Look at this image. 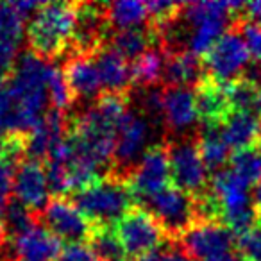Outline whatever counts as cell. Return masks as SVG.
Listing matches in <instances>:
<instances>
[{
    "instance_id": "obj_16",
    "label": "cell",
    "mask_w": 261,
    "mask_h": 261,
    "mask_svg": "<svg viewBox=\"0 0 261 261\" xmlns=\"http://www.w3.org/2000/svg\"><path fill=\"white\" fill-rule=\"evenodd\" d=\"M195 97L204 129H220L227 116L234 111L227 95V84L218 83L207 75L197 84Z\"/></svg>"
},
{
    "instance_id": "obj_3",
    "label": "cell",
    "mask_w": 261,
    "mask_h": 261,
    "mask_svg": "<svg viewBox=\"0 0 261 261\" xmlns=\"http://www.w3.org/2000/svg\"><path fill=\"white\" fill-rule=\"evenodd\" d=\"M133 192L120 175H106L81 192L73 193V202L95 225H115L130 210Z\"/></svg>"
},
{
    "instance_id": "obj_15",
    "label": "cell",
    "mask_w": 261,
    "mask_h": 261,
    "mask_svg": "<svg viewBox=\"0 0 261 261\" xmlns=\"http://www.w3.org/2000/svg\"><path fill=\"white\" fill-rule=\"evenodd\" d=\"M23 18L13 2H0V84L13 73L23 36Z\"/></svg>"
},
{
    "instance_id": "obj_29",
    "label": "cell",
    "mask_w": 261,
    "mask_h": 261,
    "mask_svg": "<svg viewBox=\"0 0 261 261\" xmlns=\"http://www.w3.org/2000/svg\"><path fill=\"white\" fill-rule=\"evenodd\" d=\"M38 213L31 211L29 207H25L18 200H13L8 204L4 211V227L8 231V236L16 238V236L23 234V232L31 231L33 227L38 225Z\"/></svg>"
},
{
    "instance_id": "obj_4",
    "label": "cell",
    "mask_w": 261,
    "mask_h": 261,
    "mask_svg": "<svg viewBox=\"0 0 261 261\" xmlns=\"http://www.w3.org/2000/svg\"><path fill=\"white\" fill-rule=\"evenodd\" d=\"M242 2H193L185 4L181 18L186 20V25L192 27L188 38V50L192 54L206 56L215 43L227 33V25L234 13L243 9Z\"/></svg>"
},
{
    "instance_id": "obj_10",
    "label": "cell",
    "mask_w": 261,
    "mask_h": 261,
    "mask_svg": "<svg viewBox=\"0 0 261 261\" xmlns=\"http://www.w3.org/2000/svg\"><path fill=\"white\" fill-rule=\"evenodd\" d=\"M152 135V123L143 113L127 111L118 129V138L115 145V165L120 170L130 172L140 163L147 152V143Z\"/></svg>"
},
{
    "instance_id": "obj_7",
    "label": "cell",
    "mask_w": 261,
    "mask_h": 261,
    "mask_svg": "<svg viewBox=\"0 0 261 261\" xmlns=\"http://www.w3.org/2000/svg\"><path fill=\"white\" fill-rule=\"evenodd\" d=\"M145 202L170 240L181 238L195 222H199L197 199L177 186H167Z\"/></svg>"
},
{
    "instance_id": "obj_22",
    "label": "cell",
    "mask_w": 261,
    "mask_h": 261,
    "mask_svg": "<svg viewBox=\"0 0 261 261\" xmlns=\"http://www.w3.org/2000/svg\"><path fill=\"white\" fill-rule=\"evenodd\" d=\"M220 133L231 149H245L259 140L261 120L254 111H232L222 123Z\"/></svg>"
},
{
    "instance_id": "obj_19",
    "label": "cell",
    "mask_w": 261,
    "mask_h": 261,
    "mask_svg": "<svg viewBox=\"0 0 261 261\" xmlns=\"http://www.w3.org/2000/svg\"><path fill=\"white\" fill-rule=\"evenodd\" d=\"M95 65H97L98 75H100L102 88H106V93H118L123 95V91L135 83L133 79V66H129L127 59H123L120 54H116L111 47L97 50L93 54Z\"/></svg>"
},
{
    "instance_id": "obj_21",
    "label": "cell",
    "mask_w": 261,
    "mask_h": 261,
    "mask_svg": "<svg viewBox=\"0 0 261 261\" xmlns=\"http://www.w3.org/2000/svg\"><path fill=\"white\" fill-rule=\"evenodd\" d=\"M167 63H165L163 79L168 88H188L192 84H199L204 79L202 65L199 58L190 50H165Z\"/></svg>"
},
{
    "instance_id": "obj_42",
    "label": "cell",
    "mask_w": 261,
    "mask_h": 261,
    "mask_svg": "<svg viewBox=\"0 0 261 261\" xmlns=\"http://www.w3.org/2000/svg\"><path fill=\"white\" fill-rule=\"evenodd\" d=\"M254 113H259V115H261V88L257 90V95H256V102H254Z\"/></svg>"
},
{
    "instance_id": "obj_31",
    "label": "cell",
    "mask_w": 261,
    "mask_h": 261,
    "mask_svg": "<svg viewBox=\"0 0 261 261\" xmlns=\"http://www.w3.org/2000/svg\"><path fill=\"white\" fill-rule=\"evenodd\" d=\"M22 156L16 150H6L4 156H0V213H4L8 204L11 202L13 186H15V174H16V160Z\"/></svg>"
},
{
    "instance_id": "obj_12",
    "label": "cell",
    "mask_w": 261,
    "mask_h": 261,
    "mask_svg": "<svg viewBox=\"0 0 261 261\" xmlns=\"http://www.w3.org/2000/svg\"><path fill=\"white\" fill-rule=\"evenodd\" d=\"M168 158H170V172L175 186L186 193L206 192L207 168L199 152V145L190 140H177L168 143Z\"/></svg>"
},
{
    "instance_id": "obj_26",
    "label": "cell",
    "mask_w": 261,
    "mask_h": 261,
    "mask_svg": "<svg viewBox=\"0 0 261 261\" xmlns=\"http://www.w3.org/2000/svg\"><path fill=\"white\" fill-rule=\"evenodd\" d=\"M167 52L161 48H150L142 58H138L133 65V79L143 88L156 86L165 73Z\"/></svg>"
},
{
    "instance_id": "obj_1",
    "label": "cell",
    "mask_w": 261,
    "mask_h": 261,
    "mask_svg": "<svg viewBox=\"0 0 261 261\" xmlns=\"http://www.w3.org/2000/svg\"><path fill=\"white\" fill-rule=\"evenodd\" d=\"M52 63L34 52L18 58L9 83L6 84L11 97L13 115L8 135H27L45 116L48 98V73Z\"/></svg>"
},
{
    "instance_id": "obj_30",
    "label": "cell",
    "mask_w": 261,
    "mask_h": 261,
    "mask_svg": "<svg viewBox=\"0 0 261 261\" xmlns=\"http://www.w3.org/2000/svg\"><path fill=\"white\" fill-rule=\"evenodd\" d=\"M48 98H50L52 108L61 113H65V109L70 108L73 98L72 90L66 83L65 72L56 65L50 66V73H48Z\"/></svg>"
},
{
    "instance_id": "obj_27",
    "label": "cell",
    "mask_w": 261,
    "mask_h": 261,
    "mask_svg": "<svg viewBox=\"0 0 261 261\" xmlns=\"http://www.w3.org/2000/svg\"><path fill=\"white\" fill-rule=\"evenodd\" d=\"M147 18H150L145 2H115L108 6V22L118 31L136 29Z\"/></svg>"
},
{
    "instance_id": "obj_14",
    "label": "cell",
    "mask_w": 261,
    "mask_h": 261,
    "mask_svg": "<svg viewBox=\"0 0 261 261\" xmlns=\"http://www.w3.org/2000/svg\"><path fill=\"white\" fill-rule=\"evenodd\" d=\"M66 120L65 113L52 109L45 113L43 118L38 122L36 127L23 136V154L27 160L41 161L50 156L52 149L58 145L61 140L66 138Z\"/></svg>"
},
{
    "instance_id": "obj_18",
    "label": "cell",
    "mask_w": 261,
    "mask_h": 261,
    "mask_svg": "<svg viewBox=\"0 0 261 261\" xmlns=\"http://www.w3.org/2000/svg\"><path fill=\"white\" fill-rule=\"evenodd\" d=\"M165 125L174 133H185L199 120L197 97L190 88H165Z\"/></svg>"
},
{
    "instance_id": "obj_2",
    "label": "cell",
    "mask_w": 261,
    "mask_h": 261,
    "mask_svg": "<svg viewBox=\"0 0 261 261\" xmlns=\"http://www.w3.org/2000/svg\"><path fill=\"white\" fill-rule=\"evenodd\" d=\"M77 25V4L48 2L41 4L27 27L31 52L43 59L59 58L73 43Z\"/></svg>"
},
{
    "instance_id": "obj_37",
    "label": "cell",
    "mask_w": 261,
    "mask_h": 261,
    "mask_svg": "<svg viewBox=\"0 0 261 261\" xmlns=\"http://www.w3.org/2000/svg\"><path fill=\"white\" fill-rule=\"evenodd\" d=\"M163 261H195V259L190 257L185 250L174 249V250H168V252L163 254Z\"/></svg>"
},
{
    "instance_id": "obj_17",
    "label": "cell",
    "mask_w": 261,
    "mask_h": 261,
    "mask_svg": "<svg viewBox=\"0 0 261 261\" xmlns=\"http://www.w3.org/2000/svg\"><path fill=\"white\" fill-rule=\"evenodd\" d=\"M63 243L48 229L40 225L13 238L11 261H56L61 257Z\"/></svg>"
},
{
    "instance_id": "obj_5",
    "label": "cell",
    "mask_w": 261,
    "mask_h": 261,
    "mask_svg": "<svg viewBox=\"0 0 261 261\" xmlns=\"http://www.w3.org/2000/svg\"><path fill=\"white\" fill-rule=\"evenodd\" d=\"M179 240L195 261H242L232 231L217 220L195 222Z\"/></svg>"
},
{
    "instance_id": "obj_13",
    "label": "cell",
    "mask_w": 261,
    "mask_h": 261,
    "mask_svg": "<svg viewBox=\"0 0 261 261\" xmlns=\"http://www.w3.org/2000/svg\"><path fill=\"white\" fill-rule=\"evenodd\" d=\"M48 192L50 185L47 167H43L41 161L23 160L22 163H18L13 186V193L18 202L34 213H41L48 204Z\"/></svg>"
},
{
    "instance_id": "obj_43",
    "label": "cell",
    "mask_w": 261,
    "mask_h": 261,
    "mask_svg": "<svg viewBox=\"0 0 261 261\" xmlns=\"http://www.w3.org/2000/svg\"><path fill=\"white\" fill-rule=\"evenodd\" d=\"M97 261H100V259H97Z\"/></svg>"
},
{
    "instance_id": "obj_39",
    "label": "cell",
    "mask_w": 261,
    "mask_h": 261,
    "mask_svg": "<svg viewBox=\"0 0 261 261\" xmlns=\"http://www.w3.org/2000/svg\"><path fill=\"white\" fill-rule=\"evenodd\" d=\"M254 206H256L257 215L261 217V182L256 186V190H254Z\"/></svg>"
},
{
    "instance_id": "obj_35",
    "label": "cell",
    "mask_w": 261,
    "mask_h": 261,
    "mask_svg": "<svg viewBox=\"0 0 261 261\" xmlns=\"http://www.w3.org/2000/svg\"><path fill=\"white\" fill-rule=\"evenodd\" d=\"M11 115H13V106H11V97L6 86L0 84V130H8L11 125Z\"/></svg>"
},
{
    "instance_id": "obj_6",
    "label": "cell",
    "mask_w": 261,
    "mask_h": 261,
    "mask_svg": "<svg viewBox=\"0 0 261 261\" xmlns=\"http://www.w3.org/2000/svg\"><path fill=\"white\" fill-rule=\"evenodd\" d=\"M113 227L118 234L123 252L135 259L143 254L160 250L161 243L168 238L158 218L140 206L130 207Z\"/></svg>"
},
{
    "instance_id": "obj_34",
    "label": "cell",
    "mask_w": 261,
    "mask_h": 261,
    "mask_svg": "<svg viewBox=\"0 0 261 261\" xmlns=\"http://www.w3.org/2000/svg\"><path fill=\"white\" fill-rule=\"evenodd\" d=\"M93 249L84 243H70L63 249L59 261H97Z\"/></svg>"
},
{
    "instance_id": "obj_11",
    "label": "cell",
    "mask_w": 261,
    "mask_h": 261,
    "mask_svg": "<svg viewBox=\"0 0 261 261\" xmlns=\"http://www.w3.org/2000/svg\"><path fill=\"white\" fill-rule=\"evenodd\" d=\"M41 220L47 229L59 240L70 243H79L81 240H90L97 225L77 207L73 200L56 197L48 200L45 210L41 211Z\"/></svg>"
},
{
    "instance_id": "obj_8",
    "label": "cell",
    "mask_w": 261,
    "mask_h": 261,
    "mask_svg": "<svg viewBox=\"0 0 261 261\" xmlns=\"http://www.w3.org/2000/svg\"><path fill=\"white\" fill-rule=\"evenodd\" d=\"M249 59L250 54L242 33L240 29H232L227 31L204 56V68L211 79L218 83H232L242 79Z\"/></svg>"
},
{
    "instance_id": "obj_9",
    "label": "cell",
    "mask_w": 261,
    "mask_h": 261,
    "mask_svg": "<svg viewBox=\"0 0 261 261\" xmlns=\"http://www.w3.org/2000/svg\"><path fill=\"white\" fill-rule=\"evenodd\" d=\"M170 175L168 145H152L129 174L127 185L135 199L147 200L167 188Z\"/></svg>"
},
{
    "instance_id": "obj_38",
    "label": "cell",
    "mask_w": 261,
    "mask_h": 261,
    "mask_svg": "<svg viewBox=\"0 0 261 261\" xmlns=\"http://www.w3.org/2000/svg\"><path fill=\"white\" fill-rule=\"evenodd\" d=\"M133 261H163V252L160 250H154V252H149V254H143V256L136 257Z\"/></svg>"
},
{
    "instance_id": "obj_28",
    "label": "cell",
    "mask_w": 261,
    "mask_h": 261,
    "mask_svg": "<svg viewBox=\"0 0 261 261\" xmlns=\"http://www.w3.org/2000/svg\"><path fill=\"white\" fill-rule=\"evenodd\" d=\"M90 247L100 261L122 259V256L125 254L118 240V234L111 225H97L90 238Z\"/></svg>"
},
{
    "instance_id": "obj_25",
    "label": "cell",
    "mask_w": 261,
    "mask_h": 261,
    "mask_svg": "<svg viewBox=\"0 0 261 261\" xmlns=\"http://www.w3.org/2000/svg\"><path fill=\"white\" fill-rule=\"evenodd\" d=\"M197 145H199L200 158H202L207 170L220 172L222 167L227 161H231V158H229L231 147L225 143L220 129H204Z\"/></svg>"
},
{
    "instance_id": "obj_20",
    "label": "cell",
    "mask_w": 261,
    "mask_h": 261,
    "mask_svg": "<svg viewBox=\"0 0 261 261\" xmlns=\"http://www.w3.org/2000/svg\"><path fill=\"white\" fill-rule=\"evenodd\" d=\"M63 72H65L66 83L73 97L91 98L102 88L97 65H95L93 56L90 54H72Z\"/></svg>"
},
{
    "instance_id": "obj_40",
    "label": "cell",
    "mask_w": 261,
    "mask_h": 261,
    "mask_svg": "<svg viewBox=\"0 0 261 261\" xmlns=\"http://www.w3.org/2000/svg\"><path fill=\"white\" fill-rule=\"evenodd\" d=\"M8 143H9L8 133L4 135V130H0V156H4L6 154V150H8Z\"/></svg>"
},
{
    "instance_id": "obj_41",
    "label": "cell",
    "mask_w": 261,
    "mask_h": 261,
    "mask_svg": "<svg viewBox=\"0 0 261 261\" xmlns=\"http://www.w3.org/2000/svg\"><path fill=\"white\" fill-rule=\"evenodd\" d=\"M6 240H8V231H6L4 224H0V256L6 249Z\"/></svg>"
},
{
    "instance_id": "obj_24",
    "label": "cell",
    "mask_w": 261,
    "mask_h": 261,
    "mask_svg": "<svg viewBox=\"0 0 261 261\" xmlns=\"http://www.w3.org/2000/svg\"><path fill=\"white\" fill-rule=\"evenodd\" d=\"M231 172L250 188L261 182V143L236 150L231 156Z\"/></svg>"
},
{
    "instance_id": "obj_32",
    "label": "cell",
    "mask_w": 261,
    "mask_h": 261,
    "mask_svg": "<svg viewBox=\"0 0 261 261\" xmlns=\"http://www.w3.org/2000/svg\"><path fill=\"white\" fill-rule=\"evenodd\" d=\"M236 249L242 261H261V224H254L247 231L240 232Z\"/></svg>"
},
{
    "instance_id": "obj_23",
    "label": "cell",
    "mask_w": 261,
    "mask_h": 261,
    "mask_svg": "<svg viewBox=\"0 0 261 261\" xmlns=\"http://www.w3.org/2000/svg\"><path fill=\"white\" fill-rule=\"evenodd\" d=\"M156 31L147 29V27H136V29H127V31H118L116 34H113L111 38V48L120 54L123 59H138L145 54L147 50H150L154 38H156Z\"/></svg>"
},
{
    "instance_id": "obj_36",
    "label": "cell",
    "mask_w": 261,
    "mask_h": 261,
    "mask_svg": "<svg viewBox=\"0 0 261 261\" xmlns=\"http://www.w3.org/2000/svg\"><path fill=\"white\" fill-rule=\"evenodd\" d=\"M245 16L249 22H254L257 25H261V0H256V2H249L245 4Z\"/></svg>"
},
{
    "instance_id": "obj_33",
    "label": "cell",
    "mask_w": 261,
    "mask_h": 261,
    "mask_svg": "<svg viewBox=\"0 0 261 261\" xmlns=\"http://www.w3.org/2000/svg\"><path fill=\"white\" fill-rule=\"evenodd\" d=\"M240 33L249 48V54L254 61L261 63V25L254 22H242L240 23Z\"/></svg>"
}]
</instances>
